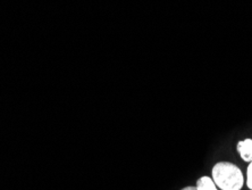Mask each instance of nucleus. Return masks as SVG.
<instances>
[{"mask_svg":"<svg viewBox=\"0 0 252 190\" xmlns=\"http://www.w3.org/2000/svg\"><path fill=\"white\" fill-rule=\"evenodd\" d=\"M196 189L198 190H218L214 180L209 177H201L196 181Z\"/></svg>","mask_w":252,"mask_h":190,"instance_id":"7ed1b4c3","label":"nucleus"},{"mask_svg":"<svg viewBox=\"0 0 252 190\" xmlns=\"http://www.w3.org/2000/svg\"><path fill=\"white\" fill-rule=\"evenodd\" d=\"M238 152L244 162H252V139L239 141Z\"/></svg>","mask_w":252,"mask_h":190,"instance_id":"f03ea898","label":"nucleus"},{"mask_svg":"<svg viewBox=\"0 0 252 190\" xmlns=\"http://www.w3.org/2000/svg\"><path fill=\"white\" fill-rule=\"evenodd\" d=\"M213 180L221 190H241L244 184L243 174L235 164L220 162L213 167Z\"/></svg>","mask_w":252,"mask_h":190,"instance_id":"f257e3e1","label":"nucleus"},{"mask_svg":"<svg viewBox=\"0 0 252 190\" xmlns=\"http://www.w3.org/2000/svg\"><path fill=\"white\" fill-rule=\"evenodd\" d=\"M181 190H198V189H196V187H193V186H189V187H185Z\"/></svg>","mask_w":252,"mask_h":190,"instance_id":"39448f33","label":"nucleus"},{"mask_svg":"<svg viewBox=\"0 0 252 190\" xmlns=\"http://www.w3.org/2000/svg\"><path fill=\"white\" fill-rule=\"evenodd\" d=\"M247 186L252 190V162H250V165H249V167H248Z\"/></svg>","mask_w":252,"mask_h":190,"instance_id":"20e7f679","label":"nucleus"}]
</instances>
